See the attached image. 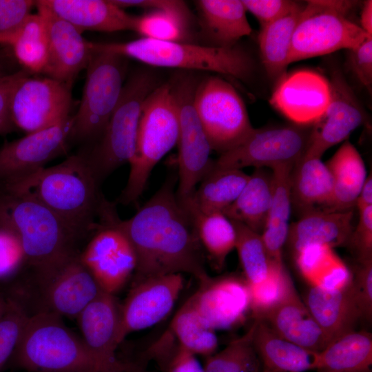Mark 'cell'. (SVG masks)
I'll use <instances>...</instances> for the list:
<instances>
[{"label": "cell", "instance_id": "1", "mask_svg": "<svg viewBox=\"0 0 372 372\" xmlns=\"http://www.w3.org/2000/svg\"><path fill=\"white\" fill-rule=\"evenodd\" d=\"M176 182L169 176L132 217L118 220L136 254L138 280L186 273L203 284L210 278L191 214L174 191Z\"/></svg>", "mask_w": 372, "mask_h": 372}, {"label": "cell", "instance_id": "2", "mask_svg": "<svg viewBox=\"0 0 372 372\" xmlns=\"http://www.w3.org/2000/svg\"><path fill=\"white\" fill-rule=\"evenodd\" d=\"M81 152L0 190L32 198L86 236L94 231L102 197Z\"/></svg>", "mask_w": 372, "mask_h": 372}, {"label": "cell", "instance_id": "3", "mask_svg": "<svg viewBox=\"0 0 372 372\" xmlns=\"http://www.w3.org/2000/svg\"><path fill=\"white\" fill-rule=\"evenodd\" d=\"M0 223L17 236L36 276L79 254L78 245L85 237L36 200L3 190Z\"/></svg>", "mask_w": 372, "mask_h": 372}, {"label": "cell", "instance_id": "4", "mask_svg": "<svg viewBox=\"0 0 372 372\" xmlns=\"http://www.w3.org/2000/svg\"><path fill=\"white\" fill-rule=\"evenodd\" d=\"M10 361L29 372H102L82 338L44 311L30 315Z\"/></svg>", "mask_w": 372, "mask_h": 372}, {"label": "cell", "instance_id": "5", "mask_svg": "<svg viewBox=\"0 0 372 372\" xmlns=\"http://www.w3.org/2000/svg\"><path fill=\"white\" fill-rule=\"evenodd\" d=\"M92 46L152 66L212 72L240 80H247L254 70L253 59L238 45L218 48L141 37L120 43L92 42Z\"/></svg>", "mask_w": 372, "mask_h": 372}, {"label": "cell", "instance_id": "6", "mask_svg": "<svg viewBox=\"0 0 372 372\" xmlns=\"http://www.w3.org/2000/svg\"><path fill=\"white\" fill-rule=\"evenodd\" d=\"M178 118L169 82L158 85L145 99L126 185L118 201L136 202L143 194L152 171L176 144Z\"/></svg>", "mask_w": 372, "mask_h": 372}, {"label": "cell", "instance_id": "7", "mask_svg": "<svg viewBox=\"0 0 372 372\" xmlns=\"http://www.w3.org/2000/svg\"><path fill=\"white\" fill-rule=\"evenodd\" d=\"M158 85L156 75L138 70L124 83L119 101L104 132L92 147L81 152L97 183L130 162L136 145L142 107Z\"/></svg>", "mask_w": 372, "mask_h": 372}, {"label": "cell", "instance_id": "8", "mask_svg": "<svg viewBox=\"0 0 372 372\" xmlns=\"http://www.w3.org/2000/svg\"><path fill=\"white\" fill-rule=\"evenodd\" d=\"M356 4L355 1H305L292 37L289 64L351 50L371 36L347 17Z\"/></svg>", "mask_w": 372, "mask_h": 372}, {"label": "cell", "instance_id": "9", "mask_svg": "<svg viewBox=\"0 0 372 372\" xmlns=\"http://www.w3.org/2000/svg\"><path fill=\"white\" fill-rule=\"evenodd\" d=\"M92 49L82 99L72 116L70 141L93 145L102 136L121 97L127 58Z\"/></svg>", "mask_w": 372, "mask_h": 372}, {"label": "cell", "instance_id": "10", "mask_svg": "<svg viewBox=\"0 0 372 372\" xmlns=\"http://www.w3.org/2000/svg\"><path fill=\"white\" fill-rule=\"evenodd\" d=\"M97 217L94 234L80 252L79 258L102 291L114 295L136 271V254L118 224L115 206L103 196Z\"/></svg>", "mask_w": 372, "mask_h": 372}, {"label": "cell", "instance_id": "11", "mask_svg": "<svg viewBox=\"0 0 372 372\" xmlns=\"http://www.w3.org/2000/svg\"><path fill=\"white\" fill-rule=\"evenodd\" d=\"M198 81L195 75L184 71L176 74L169 82L178 118L176 194L180 200L192 196L197 185L211 169L214 161L210 158L211 145L194 105Z\"/></svg>", "mask_w": 372, "mask_h": 372}, {"label": "cell", "instance_id": "12", "mask_svg": "<svg viewBox=\"0 0 372 372\" xmlns=\"http://www.w3.org/2000/svg\"><path fill=\"white\" fill-rule=\"evenodd\" d=\"M194 105L211 149L220 154L238 145L254 129L242 99L221 77L199 80Z\"/></svg>", "mask_w": 372, "mask_h": 372}, {"label": "cell", "instance_id": "13", "mask_svg": "<svg viewBox=\"0 0 372 372\" xmlns=\"http://www.w3.org/2000/svg\"><path fill=\"white\" fill-rule=\"evenodd\" d=\"M311 125L254 129L238 145L213 161V169H242L247 167L271 169L292 166L305 154Z\"/></svg>", "mask_w": 372, "mask_h": 372}, {"label": "cell", "instance_id": "14", "mask_svg": "<svg viewBox=\"0 0 372 372\" xmlns=\"http://www.w3.org/2000/svg\"><path fill=\"white\" fill-rule=\"evenodd\" d=\"M71 87L48 76H24L10 99V114L16 129L26 134L54 126L68 118Z\"/></svg>", "mask_w": 372, "mask_h": 372}, {"label": "cell", "instance_id": "15", "mask_svg": "<svg viewBox=\"0 0 372 372\" xmlns=\"http://www.w3.org/2000/svg\"><path fill=\"white\" fill-rule=\"evenodd\" d=\"M73 117L49 128L26 134L0 147V189L44 168L63 154L70 141Z\"/></svg>", "mask_w": 372, "mask_h": 372}, {"label": "cell", "instance_id": "16", "mask_svg": "<svg viewBox=\"0 0 372 372\" xmlns=\"http://www.w3.org/2000/svg\"><path fill=\"white\" fill-rule=\"evenodd\" d=\"M329 103L322 115L311 124L304 156L321 158L330 147L344 141L366 121V114L339 68L329 79Z\"/></svg>", "mask_w": 372, "mask_h": 372}, {"label": "cell", "instance_id": "17", "mask_svg": "<svg viewBox=\"0 0 372 372\" xmlns=\"http://www.w3.org/2000/svg\"><path fill=\"white\" fill-rule=\"evenodd\" d=\"M79 254L50 271L36 276L43 307L39 311L76 319L103 292L82 264Z\"/></svg>", "mask_w": 372, "mask_h": 372}, {"label": "cell", "instance_id": "18", "mask_svg": "<svg viewBox=\"0 0 372 372\" xmlns=\"http://www.w3.org/2000/svg\"><path fill=\"white\" fill-rule=\"evenodd\" d=\"M184 286L181 273L138 280L121 304L118 342L131 333L151 327L172 311Z\"/></svg>", "mask_w": 372, "mask_h": 372}, {"label": "cell", "instance_id": "19", "mask_svg": "<svg viewBox=\"0 0 372 372\" xmlns=\"http://www.w3.org/2000/svg\"><path fill=\"white\" fill-rule=\"evenodd\" d=\"M121 304L114 295L101 292L76 318L85 345L102 372H143L116 355Z\"/></svg>", "mask_w": 372, "mask_h": 372}, {"label": "cell", "instance_id": "20", "mask_svg": "<svg viewBox=\"0 0 372 372\" xmlns=\"http://www.w3.org/2000/svg\"><path fill=\"white\" fill-rule=\"evenodd\" d=\"M35 6L44 21L48 40V59L43 74L71 87L79 73L86 69L92 52L91 42L40 0Z\"/></svg>", "mask_w": 372, "mask_h": 372}, {"label": "cell", "instance_id": "21", "mask_svg": "<svg viewBox=\"0 0 372 372\" xmlns=\"http://www.w3.org/2000/svg\"><path fill=\"white\" fill-rule=\"evenodd\" d=\"M188 300L214 331L229 330L241 324L250 311L247 283L236 276L209 278Z\"/></svg>", "mask_w": 372, "mask_h": 372}, {"label": "cell", "instance_id": "22", "mask_svg": "<svg viewBox=\"0 0 372 372\" xmlns=\"http://www.w3.org/2000/svg\"><path fill=\"white\" fill-rule=\"evenodd\" d=\"M330 97L328 79L315 71L300 70L278 82L270 102L295 124L309 125L322 115Z\"/></svg>", "mask_w": 372, "mask_h": 372}, {"label": "cell", "instance_id": "23", "mask_svg": "<svg viewBox=\"0 0 372 372\" xmlns=\"http://www.w3.org/2000/svg\"><path fill=\"white\" fill-rule=\"evenodd\" d=\"M254 319L264 321L284 339L312 352H320L330 343L293 282L277 303Z\"/></svg>", "mask_w": 372, "mask_h": 372}, {"label": "cell", "instance_id": "24", "mask_svg": "<svg viewBox=\"0 0 372 372\" xmlns=\"http://www.w3.org/2000/svg\"><path fill=\"white\" fill-rule=\"evenodd\" d=\"M304 304L329 342L355 331L362 319L355 300L352 277L344 287L328 290L311 286Z\"/></svg>", "mask_w": 372, "mask_h": 372}, {"label": "cell", "instance_id": "25", "mask_svg": "<svg viewBox=\"0 0 372 372\" xmlns=\"http://www.w3.org/2000/svg\"><path fill=\"white\" fill-rule=\"evenodd\" d=\"M195 4L205 45L233 47L251 34L242 0H198Z\"/></svg>", "mask_w": 372, "mask_h": 372}, {"label": "cell", "instance_id": "26", "mask_svg": "<svg viewBox=\"0 0 372 372\" xmlns=\"http://www.w3.org/2000/svg\"><path fill=\"white\" fill-rule=\"evenodd\" d=\"M81 32L133 31L136 16L112 0H40Z\"/></svg>", "mask_w": 372, "mask_h": 372}, {"label": "cell", "instance_id": "27", "mask_svg": "<svg viewBox=\"0 0 372 372\" xmlns=\"http://www.w3.org/2000/svg\"><path fill=\"white\" fill-rule=\"evenodd\" d=\"M352 210L312 211L290 225L287 240L294 256L313 245L332 248L348 244L353 230Z\"/></svg>", "mask_w": 372, "mask_h": 372}, {"label": "cell", "instance_id": "28", "mask_svg": "<svg viewBox=\"0 0 372 372\" xmlns=\"http://www.w3.org/2000/svg\"><path fill=\"white\" fill-rule=\"evenodd\" d=\"M333 178L321 158L303 156L291 173V203L302 215L312 211H328Z\"/></svg>", "mask_w": 372, "mask_h": 372}, {"label": "cell", "instance_id": "29", "mask_svg": "<svg viewBox=\"0 0 372 372\" xmlns=\"http://www.w3.org/2000/svg\"><path fill=\"white\" fill-rule=\"evenodd\" d=\"M293 167L282 166L272 171V198L261 238L270 261L283 265L282 249L287 242L292 203L291 173Z\"/></svg>", "mask_w": 372, "mask_h": 372}, {"label": "cell", "instance_id": "30", "mask_svg": "<svg viewBox=\"0 0 372 372\" xmlns=\"http://www.w3.org/2000/svg\"><path fill=\"white\" fill-rule=\"evenodd\" d=\"M372 334L355 330L331 342L314 353L316 372H371Z\"/></svg>", "mask_w": 372, "mask_h": 372}, {"label": "cell", "instance_id": "31", "mask_svg": "<svg viewBox=\"0 0 372 372\" xmlns=\"http://www.w3.org/2000/svg\"><path fill=\"white\" fill-rule=\"evenodd\" d=\"M254 320V344L263 369L270 372L312 370L315 352L284 339L264 321Z\"/></svg>", "mask_w": 372, "mask_h": 372}, {"label": "cell", "instance_id": "32", "mask_svg": "<svg viewBox=\"0 0 372 372\" xmlns=\"http://www.w3.org/2000/svg\"><path fill=\"white\" fill-rule=\"evenodd\" d=\"M304 4L298 1L289 12L261 26L260 59L268 76L277 83L287 75L292 37Z\"/></svg>", "mask_w": 372, "mask_h": 372}, {"label": "cell", "instance_id": "33", "mask_svg": "<svg viewBox=\"0 0 372 372\" xmlns=\"http://www.w3.org/2000/svg\"><path fill=\"white\" fill-rule=\"evenodd\" d=\"M192 21L191 12L184 1L164 0L157 9L136 16L133 31L142 38L194 43Z\"/></svg>", "mask_w": 372, "mask_h": 372}, {"label": "cell", "instance_id": "34", "mask_svg": "<svg viewBox=\"0 0 372 372\" xmlns=\"http://www.w3.org/2000/svg\"><path fill=\"white\" fill-rule=\"evenodd\" d=\"M325 164L333 178L331 207L351 209L367 178L362 156L353 144L345 141Z\"/></svg>", "mask_w": 372, "mask_h": 372}, {"label": "cell", "instance_id": "35", "mask_svg": "<svg viewBox=\"0 0 372 372\" xmlns=\"http://www.w3.org/2000/svg\"><path fill=\"white\" fill-rule=\"evenodd\" d=\"M272 198V173L256 168L236 199L223 213L231 220L262 234Z\"/></svg>", "mask_w": 372, "mask_h": 372}, {"label": "cell", "instance_id": "36", "mask_svg": "<svg viewBox=\"0 0 372 372\" xmlns=\"http://www.w3.org/2000/svg\"><path fill=\"white\" fill-rule=\"evenodd\" d=\"M249 178L242 169L211 168L192 196L180 201L201 213H223L238 196Z\"/></svg>", "mask_w": 372, "mask_h": 372}, {"label": "cell", "instance_id": "37", "mask_svg": "<svg viewBox=\"0 0 372 372\" xmlns=\"http://www.w3.org/2000/svg\"><path fill=\"white\" fill-rule=\"evenodd\" d=\"M298 269L312 287L332 290L346 285L352 273L333 248L313 245L295 256Z\"/></svg>", "mask_w": 372, "mask_h": 372}, {"label": "cell", "instance_id": "38", "mask_svg": "<svg viewBox=\"0 0 372 372\" xmlns=\"http://www.w3.org/2000/svg\"><path fill=\"white\" fill-rule=\"evenodd\" d=\"M0 45L9 47L17 63L30 74H43L48 59L44 21L31 14L15 32L0 35Z\"/></svg>", "mask_w": 372, "mask_h": 372}, {"label": "cell", "instance_id": "39", "mask_svg": "<svg viewBox=\"0 0 372 372\" xmlns=\"http://www.w3.org/2000/svg\"><path fill=\"white\" fill-rule=\"evenodd\" d=\"M181 203L191 214L202 248L214 266L220 269L236 247V233L233 223L222 212L204 214Z\"/></svg>", "mask_w": 372, "mask_h": 372}, {"label": "cell", "instance_id": "40", "mask_svg": "<svg viewBox=\"0 0 372 372\" xmlns=\"http://www.w3.org/2000/svg\"><path fill=\"white\" fill-rule=\"evenodd\" d=\"M170 332L178 347L195 355L208 357L217 350L218 342L215 331L203 322L188 300L174 317Z\"/></svg>", "mask_w": 372, "mask_h": 372}, {"label": "cell", "instance_id": "41", "mask_svg": "<svg viewBox=\"0 0 372 372\" xmlns=\"http://www.w3.org/2000/svg\"><path fill=\"white\" fill-rule=\"evenodd\" d=\"M256 321L240 337L218 353L208 356L204 372H262V364L254 344Z\"/></svg>", "mask_w": 372, "mask_h": 372}, {"label": "cell", "instance_id": "42", "mask_svg": "<svg viewBox=\"0 0 372 372\" xmlns=\"http://www.w3.org/2000/svg\"><path fill=\"white\" fill-rule=\"evenodd\" d=\"M236 233V247L245 281L254 285L264 280L272 263L267 254L261 235L245 225L231 221Z\"/></svg>", "mask_w": 372, "mask_h": 372}, {"label": "cell", "instance_id": "43", "mask_svg": "<svg viewBox=\"0 0 372 372\" xmlns=\"http://www.w3.org/2000/svg\"><path fill=\"white\" fill-rule=\"evenodd\" d=\"M292 280L284 265L273 264L267 278L256 284L248 285L250 311L255 318L277 303L285 295Z\"/></svg>", "mask_w": 372, "mask_h": 372}, {"label": "cell", "instance_id": "44", "mask_svg": "<svg viewBox=\"0 0 372 372\" xmlns=\"http://www.w3.org/2000/svg\"><path fill=\"white\" fill-rule=\"evenodd\" d=\"M29 316L21 302L8 298L6 309L0 318V372L15 351Z\"/></svg>", "mask_w": 372, "mask_h": 372}, {"label": "cell", "instance_id": "45", "mask_svg": "<svg viewBox=\"0 0 372 372\" xmlns=\"http://www.w3.org/2000/svg\"><path fill=\"white\" fill-rule=\"evenodd\" d=\"M25 264L26 257L19 238L0 223V280L12 277Z\"/></svg>", "mask_w": 372, "mask_h": 372}, {"label": "cell", "instance_id": "46", "mask_svg": "<svg viewBox=\"0 0 372 372\" xmlns=\"http://www.w3.org/2000/svg\"><path fill=\"white\" fill-rule=\"evenodd\" d=\"M358 262L352 273L353 291L362 320L369 322L372 319V258Z\"/></svg>", "mask_w": 372, "mask_h": 372}, {"label": "cell", "instance_id": "47", "mask_svg": "<svg viewBox=\"0 0 372 372\" xmlns=\"http://www.w3.org/2000/svg\"><path fill=\"white\" fill-rule=\"evenodd\" d=\"M32 0H0V35L17 30L32 14Z\"/></svg>", "mask_w": 372, "mask_h": 372}, {"label": "cell", "instance_id": "48", "mask_svg": "<svg viewBox=\"0 0 372 372\" xmlns=\"http://www.w3.org/2000/svg\"><path fill=\"white\" fill-rule=\"evenodd\" d=\"M348 245L357 254L358 261L372 258V205L359 211V220Z\"/></svg>", "mask_w": 372, "mask_h": 372}, {"label": "cell", "instance_id": "49", "mask_svg": "<svg viewBox=\"0 0 372 372\" xmlns=\"http://www.w3.org/2000/svg\"><path fill=\"white\" fill-rule=\"evenodd\" d=\"M246 11L251 12L263 26L289 12L298 3L289 0H242Z\"/></svg>", "mask_w": 372, "mask_h": 372}, {"label": "cell", "instance_id": "50", "mask_svg": "<svg viewBox=\"0 0 372 372\" xmlns=\"http://www.w3.org/2000/svg\"><path fill=\"white\" fill-rule=\"evenodd\" d=\"M349 64L360 81L371 90L372 85V36L355 48L349 50Z\"/></svg>", "mask_w": 372, "mask_h": 372}, {"label": "cell", "instance_id": "51", "mask_svg": "<svg viewBox=\"0 0 372 372\" xmlns=\"http://www.w3.org/2000/svg\"><path fill=\"white\" fill-rule=\"evenodd\" d=\"M28 74V72L21 69L0 80V135H5L16 129L10 114L11 96L18 83Z\"/></svg>", "mask_w": 372, "mask_h": 372}, {"label": "cell", "instance_id": "52", "mask_svg": "<svg viewBox=\"0 0 372 372\" xmlns=\"http://www.w3.org/2000/svg\"><path fill=\"white\" fill-rule=\"evenodd\" d=\"M169 372H204L196 355L178 347L173 353L168 364Z\"/></svg>", "mask_w": 372, "mask_h": 372}, {"label": "cell", "instance_id": "53", "mask_svg": "<svg viewBox=\"0 0 372 372\" xmlns=\"http://www.w3.org/2000/svg\"><path fill=\"white\" fill-rule=\"evenodd\" d=\"M15 63L17 62L11 49L0 45V80L21 70L15 69Z\"/></svg>", "mask_w": 372, "mask_h": 372}, {"label": "cell", "instance_id": "54", "mask_svg": "<svg viewBox=\"0 0 372 372\" xmlns=\"http://www.w3.org/2000/svg\"><path fill=\"white\" fill-rule=\"evenodd\" d=\"M372 205V178L371 175L367 176L357 198L355 206L358 211Z\"/></svg>", "mask_w": 372, "mask_h": 372}, {"label": "cell", "instance_id": "55", "mask_svg": "<svg viewBox=\"0 0 372 372\" xmlns=\"http://www.w3.org/2000/svg\"><path fill=\"white\" fill-rule=\"evenodd\" d=\"M361 28L369 35L372 36V1L364 2L360 14Z\"/></svg>", "mask_w": 372, "mask_h": 372}, {"label": "cell", "instance_id": "56", "mask_svg": "<svg viewBox=\"0 0 372 372\" xmlns=\"http://www.w3.org/2000/svg\"><path fill=\"white\" fill-rule=\"evenodd\" d=\"M8 303V299L4 298L0 295V318L3 316Z\"/></svg>", "mask_w": 372, "mask_h": 372}, {"label": "cell", "instance_id": "57", "mask_svg": "<svg viewBox=\"0 0 372 372\" xmlns=\"http://www.w3.org/2000/svg\"><path fill=\"white\" fill-rule=\"evenodd\" d=\"M262 372H270V371H269L268 370L262 368Z\"/></svg>", "mask_w": 372, "mask_h": 372}]
</instances>
